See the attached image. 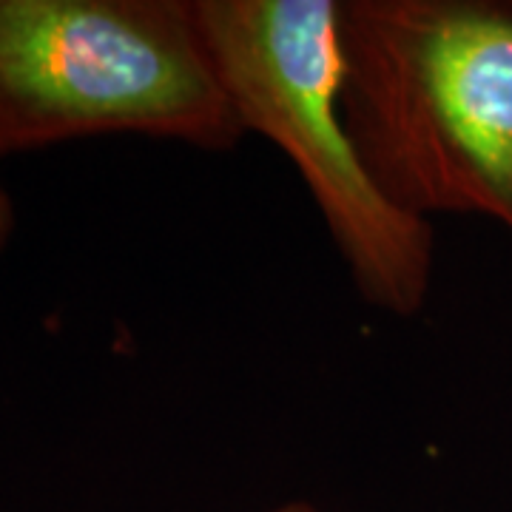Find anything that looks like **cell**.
Instances as JSON below:
<instances>
[{
    "label": "cell",
    "mask_w": 512,
    "mask_h": 512,
    "mask_svg": "<svg viewBox=\"0 0 512 512\" xmlns=\"http://www.w3.org/2000/svg\"><path fill=\"white\" fill-rule=\"evenodd\" d=\"M342 111L373 183L416 220L512 234V6L342 0Z\"/></svg>",
    "instance_id": "cell-1"
},
{
    "label": "cell",
    "mask_w": 512,
    "mask_h": 512,
    "mask_svg": "<svg viewBox=\"0 0 512 512\" xmlns=\"http://www.w3.org/2000/svg\"><path fill=\"white\" fill-rule=\"evenodd\" d=\"M97 137L242 146L197 0H0V160Z\"/></svg>",
    "instance_id": "cell-2"
},
{
    "label": "cell",
    "mask_w": 512,
    "mask_h": 512,
    "mask_svg": "<svg viewBox=\"0 0 512 512\" xmlns=\"http://www.w3.org/2000/svg\"><path fill=\"white\" fill-rule=\"evenodd\" d=\"M202 35L245 134L296 168L362 302L421 313L436 271L433 222L373 183L342 111V0H197Z\"/></svg>",
    "instance_id": "cell-3"
},
{
    "label": "cell",
    "mask_w": 512,
    "mask_h": 512,
    "mask_svg": "<svg viewBox=\"0 0 512 512\" xmlns=\"http://www.w3.org/2000/svg\"><path fill=\"white\" fill-rule=\"evenodd\" d=\"M15 202L9 197V191L0 185V254L6 251V245H9V239L15 234Z\"/></svg>",
    "instance_id": "cell-4"
},
{
    "label": "cell",
    "mask_w": 512,
    "mask_h": 512,
    "mask_svg": "<svg viewBox=\"0 0 512 512\" xmlns=\"http://www.w3.org/2000/svg\"><path fill=\"white\" fill-rule=\"evenodd\" d=\"M262 512H330L322 510V507H316L311 501H299V498H293V501H285V504H276L271 510H262Z\"/></svg>",
    "instance_id": "cell-5"
}]
</instances>
